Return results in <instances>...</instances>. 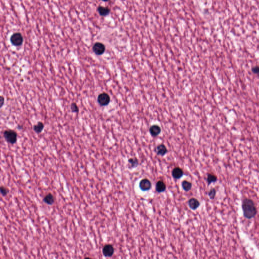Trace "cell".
I'll list each match as a JSON object with an SVG mask.
<instances>
[{
	"label": "cell",
	"mask_w": 259,
	"mask_h": 259,
	"mask_svg": "<svg viewBox=\"0 0 259 259\" xmlns=\"http://www.w3.org/2000/svg\"><path fill=\"white\" fill-rule=\"evenodd\" d=\"M128 167L130 169L136 168L139 165V161L136 157L129 159L128 160Z\"/></svg>",
	"instance_id": "obj_13"
},
{
	"label": "cell",
	"mask_w": 259,
	"mask_h": 259,
	"mask_svg": "<svg viewBox=\"0 0 259 259\" xmlns=\"http://www.w3.org/2000/svg\"><path fill=\"white\" fill-rule=\"evenodd\" d=\"M97 11L99 14L102 16H106L109 15L111 11L109 8L102 6L98 7Z\"/></svg>",
	"instance_id": "obj_14"
},
{
	"label": "cell",
	"mask_w": 259,
	"mask_h": 259,
	"mask_svg": "<svg viewBox=\"0 0 259 259\" xmlns=\"http://www.w3.org/2000/svg\"><path fill=\"white\" fill-rule=\"evenodd\" d=\"M217 177L212 173H208L207 175L206 181L208 185H210L212 183L216 182L217 181Z\"/></svg>",
	"instance_id": "obj_16"
},
{
	"label": "cell",
	"mask_w": 259,
	"mask_h": 259,
	"mask_svg": "<svg viewBox=\"0 0 259 259\" xmlns=\"http://www.w3.org/2000/svg\"><path fill=\"white\" fill-rule=\"evenodd\" d=\"M161 127L157 125H153L151 126L149 129L150 134L153 137L158 136L161 133Z\"/></svg>",
	"instance_id": "obj_9"
},
{
	"label": "cell",
	"mask_w": 259,
	"mask_h": 259,
	"mask_svg": "<svg viewBox=\"0 0 259 259\" xmlns=\"http://www.w3.org/2000/svg\"><path fill=\"white\" fill-rule=\"evenodd\" d=\"M115 253V249L113 245L106 244L102 249V253L105 257H111L113 256Z\"/></svg>",
	"instance_id": "obj_6"
},
{
	"label": "cell",
	"mask_w": 259,
	"mask_h": 259,
	"mask_svg": "<svg viewBox=\"0 0 259 259\" xmlns=\"http://www.w3.org/2000/svg\"><path fill=\"white\" fill-rule=\"evenodd\" d=\"M252 71H253V72H254V74H259V66H256V67H254V68H253V69H252Z\"/></svg>",
	"instance_id": "obj_22"
},
{
	"label": "cell",
	"mask_w": 259,
	"mask_h": 259,
	"mask_svg": "<svg viewBox=\"0 0 259 259\" xmlns=\"http://www.w3.org/2000/svg\"><path fill=\"white\" fill-rule=\"evenodd\" d=\"M102 1L104 2H107V1H109V0H102Z\"/></svg>",
	"instance_id": "obj_24"
},
{
	"label": "cell",
	"mask_w": 259,
	"mask_h": 259,
	"mask_svg": "<svg viewBox=\"0 0 259 259\" xmlns=\"http://www.w3.org/2000/svg\"><path fill=\"white\" fill-rule=\"evenodd\" d=\"M192 183L188 181H183L182 182V187L183 189L186 192L190 191L192 188Z\"/></svg>",
	"instance_id": "obj_17"
},
{
	"label": "cell",
	"mask_w": 259,
	"mask_h": 259,
	"mask_svg": "<svg viewBox=\"0 0 259 259\" xmlns=\"http://www.w3.org/2000/svg\"><path fill=\"white\" fill-rule=\"evenodd\" d=\"M98 103L101 106H106L111 101V98L108 94L102 93L99 95L97 98Z\"/></svg>",
	"instance_id": "obj_4"
},
{
	"label": "cell",
	"mask_w": 259,
	"mask_h": 259,
	"mask_svg": "<svg viewBox=\"0 0 259 259\" xmlns=\"http://www.w3.org/2000/svg\"><path fill=\"white\" fill-rule=\"evenodd\" d=\"M4 137L7 142L13 144L16 142L17 134L16 132L11 130H6L4 132Z\"/></svg>",
	"instance_id": "obj_2"
},
{
	"label": "cell",
	"mask_w": 259,
	"mask_h": 259,
	"mask_svg": "<svg viewBox=\"0 0 259 259\" xmlns=\"http://www.w3.org/2000/svg\"><path fill=\"white\" fill-rule=\"evenodd\" d=\"M71 110L74 113H78L79 111V107L76 103H72L71 105Z\"/></svg>",
	"instance_id": "obj_20"
},
{
	"label": "cell",
	"mask_w": 259,
	"mask_h": 259,
	"mask_svg": "<svg viewBox=\"0 0 259 259\" xmlns=\"http://www.w3.org/2000/svg\"><path fill=\"white\" fill-rule=\"evenodd\" d=\"M1 100H0V103H1V107H2L3 105H4V98L2 96H1Z\"/></svg>",
	"instance_id": "obj_23"
},
{
	"label": "cell",
	"mask_w": 259,
	"mask_h": 259,
	"mask_svg": "<svg viewBox=\"0 0 259 259\" xmlns=\"http://www.w3.org/2000/svg\"><path fill=\"white\" fill-rule=\"evenodd\" d=\"M172 175L174 178L175 179H179L183 176L184 172L181 168L176 167L172 171Z\"/></svg>",
	"instance_id": "obj_10"
},
{
	"label": "cell",
	"mask_w": 259,
	"mask_h": 259,
	"mask_svg": "<svg viewBox=\"0 0 259 259\" xmlns=\"http://www.w3.org/2000/svg\"><path fill=\"white\" fill-rule=\"evenodd\" d=\"M216 194V190L214 188H212L208 192V196L210 200H214Z\"/></svg>",
	"instance_id": "obj_19"
},
{
	"label": "cell",
	"mask_w": 259,
	"mask_h": 259,
	"mask_svg": "<svg viewBox=\"0 0 259 259\" xmlns=\"http://www.w3.org/2000/svg\"><path fill=\"white\" fill-rule=\"evenodd\" d=\"M155 152L157 155L163 156L168 152V149L165 145L161 144L157 146L155 149Z\"/></svg>",
	"instance_id": "obj_8"
},
{
	"label": "cell",
	"mask_w": 259,
	"mask_h": 259,
	"mask_svg": "<svg viewBox=\"0 0 259 259\" xmlns=\"http://www.w3.org/2000/svg\"><path fill=\"white\" fill-rule=\"evenodd\" d=\"M156 191L159 193L163 192L166 190V185L163 181L159 180L157 181L155 185Z\"/></svg>",
	"instance_id": "obj_12"
},
{
	"label": "cell",
	"mask_w": 259,
	"mask_h": 259,
	"mask_svg": "<svg viewBox=\"0 0 259 259\" xmlns=\"http://www.w3.org/2000/svg\"><path fill=\"white\" fill-rule=\"evenodd\" d=\"M9 191L6 188L4 187V186H1V193L2 194V195L4 196H5L7 195V194L8 193Z\"/></svg>",
	"instance_id": "obj_21"
},
{
	"label": "cell",
	"mask_w": 259,
	"mask_h": 259,
	"mask_svg": "<svg viewBox=\"0 0 259 259\" xmlns=\"http://www.w3.org/2000/svg\"><path fill=\"white\" fill-rule=\"evenodd\" d=\"M43 201L45 204H47L48 205H52L55 202V199L54 196L51 193H49L47 196H45V198H44Z\"/></svg>",
	"instance_id": "obj_15"
},
{
	"label": "cell",
	"mask_w": 259,
	"mask_h": 259,
	"mask_svg": "<svg viewBox=\"0 0 259 259\" xmlns=\"http://www.w3.org/2000/svg\"><path fill=\"white\" fill-rule=\"evenodd\" d=\"M44 125L42 122H38V123L34 125V129L36 133H40L42 132V130L44 129Z\"/></svg>",
	"instance_id": "obj_18"
},
{
	"label": "cell",
	"mask_w": 259,
	"mask_h": 259,
	"mask_svg": "<svg viewBox=\"0 0 259 259\" xmlns=\"http://www.w3.org/2000/svg\"><path fill=\"white\" fill-rule=\"evenodd\" d=\"M151 183L147 179H143L140 181L139 183V187L142 191H148L151 188Z\"/></svg>",
	"instance_id": "obj_7"
},
{
	"label": "cell",
	"mask_w": 259,
	"mask_h": 259,
	"mask_svg": "<svg viewBox=\"0 0 259 259\" xmlns=\"http://www.w3.org/2000/svg\"><path fill=\"white\" fill-rule=\"evenodd\" d=\"M242 208L243 216L246 219H252L257 214V208L255 203L253 200L250 198H245L243 200Z\"/></svg>",
	"instance_id": "obj_1"
},
{
	"label": "cell",
	"mask_w": 259,
	"mask_h": 259,
	"mask_svg": "<svg viewBox=\"0 0 259 259\" xmlns=\"http://www.w3.org/2000/svg\"><path fill=\"white\" fill-rule=\"evenodd\" d=\"M189 208L191 210H196L200 206V202L195 198H191L188 202Z\"/></svg>",
	"instance_id": "obj_11"
},
{
	"label": "cell",
	"mask_w": 259,
	"mask_h": 259,
	"mask_svg": "<svg viewBox=\"0 0 259 259\" xmlns=\"http://www.w3.org/2000/svg\"><path fill=\"white\" fill-rule=\"evenodd\" d=\"M10 41L11 44L16 47L21 46L23 42H24V38L22 34L19 32L14 33L12 34L10 38Z\"/></svg>",
	"instance_id": "obj_3"
},
{
	"label": "cell",
	"mask_w": 259,
	"mask_h": 259,
	"mask_svg": "<svg viewBox=\"0 0 259 259\" xmlns=\"http://www.w3.org/2000/svg\"><path fill=\"white\" fill-rule=\"evenodd\" d=\"M93 51L96 55H101L105 51V47L101 42H96L93 46Z\"/></svg>",
	"instance_id": "obj_5"
}]
</instances>
